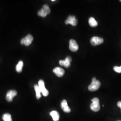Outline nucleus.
Listing matches in <instances>:
<instances>
[{"label":"nucleus","instance_id":"nucleus-1","mask_svg":"<svg viewBox=\"0 0 121 121\" xmlns=\"http://www.w3.org/2000/svg\"><path fill=\"white\" fill-rule=\"evenodd\" d=\"M101 85V83L99 80L96 79L95 77H93L92 79L91 83L88 86V90L91 91H97Z\"/></svg>","mask_w":121,"mask_h":121},{"label":"nucleus","instance_id":"nucleus-2","mask_svg":"<svg viewBox=\"0 0 121 121\" xmlns=\"http://www.w3.org/2000/svg\"><path fill=\"white\" fill-rule=\"evenodd\" d=\"M51 12L50 9L48 4L43 5L39 12H38V15L42 17H45L48 14H49Z\"/></svg>","mask_w":121,"mask_h":121},{"label":"nucleus","instance_id":"nucleus-3","mask_svg":"<svg viewBox=\"0 0 121 121\" xmlns=\"http://www.w3.org/2000/svg\"><path fill=\"white\" fill-rule=\"evenodd\" d=\"M92 103L90 105L91 109L95 112L99 111L100 109L99 99L97 98H94L91 99Z\"/></svg>","mask_w":121,"mask_h":121},{"label":"nucleus","instance_id":"nucleus-4","mask_svg":"<svg viewBox=\"0 0 121 121\" xmlns=\"http://www.w3.org/2000/svg\"><path fill=\"white\" fill-rule=\"evenodd\" d=\"M38 86L41 91V92L43 94L44 96H47L48 95V91L45 87L44 82L43 80H39L38 82Z\"/></svg>","mask_w":121,"mask_h":121},{"label":"nucleus","instance_id":"nucleus-5","mask_svg":"<svg viewBox=\"0 0 121 121\" xmlns=\"http://www.w3.org/2000/svg\"><path fill=\"white\" fill-rule=\"evenodd\" d=\"M33 40V37L31 35L28 34L22 38L21 40V43L26 46H29L32 43Z\"/></svg>","mask_w":121,"mask_h":121},{"label":"nucleus","instance_id":"nucleus-6","mask_svg":"<svg viewBox=\"0 0 121 121\" xmlns=\"http://www.w3.org/2000/svg\"><path fill=\"white\" fill-rule=\"evenodd\" d=\"M77 22L78 21L76 17L74 16L71 15L69 16L65 21V23L66 24H70L73 26H76L77 24Z\"/></svg>","mask_w":121,"mask_h":121},{"label":"nucleus","instance_id":"nucleus-7","mask_svg":"<svg viewBox=\"0 0 121 121\" xmlns=\"http://www.w3.org/2000/svg\"><path fill=\"white\" fill-rule=\"evenodd\" d=\"M17 94V91L14 90H11L8 91L6 95V99L8 102H11L13 98Z\"/></svg>","mask_w":121,"mask_h":121},{"label":"nucleus","instance_id":"nucleus-8","mask_svg":"<svg viewBox=\"0 0 121 121\" xmlns=\"http://www.w3.org/2000/svg\"><path fill=\"white\" fill-rule=\"evenodd\" d=\"M104 42V39L102 38L99 37L94 36L91 38V43L92 45L96 46L99 45L100 44L103 43Z\"/></svg>","mask_w":121,"mask_h":121},{"label":"nucleus","instance_id":"nucleus-9","mask_svg":"<svg viewBox=\"0 0 121 121\" xmlns=\"http://www.w3.org/2000/svg\"><path fill=\"white\" fill-rule=\"evenodd\" d=\"M69 49L72 52H76L78 50V45L75 40L73 39H71L70 40L69 43Z\"/></svg>","mask_w":121,"mask_h":121},{"label":"nucleus","instance_id":"nucleus-10","mask_svg":"<svg viewBox=\"0 0 121 121\" xmlns=\"http://www.w3.org/2000/svg\"><path fill=\"white\" fill-rule=\"evenodd\" d=\"M72 60L71 57L69 56H67L65 60H59V64L61 66H64L65 67H69L70 65V62Z\"/></svg>","mask_w":121,"mask_h":121},{"label":"nucleus","instance_id":"nucleus-11","mask_svg":"<svg viewBox=\"0 0 121 121\" xmlns=\"http://www.w3.org/2000/svg\"><path fill=\"white\" fill-rule=\"evenodd\" d=\"M53 72L55 73L57 76L59 77L63 76L65 73L64 70L59 67H57L54 68L53 69Z\"/></svg>","mask_w":121,"mask_h":121},{"label":"nucleus","instance_id":"nucleus-12","mask_svg":"<svg viewBox=\"0 0 121 121\" xmlns=\"http://www.w3.org/2000/svg\"><path fill=\"white\" fill-rule=\"evenodd\" d=\"M61 108L65 112L69 113L71 111L70 108L68 106L67 101L65 99L63 100L61 102Z\"/></svg>","mask_w":121,"mask_h":121},{"label":"nucleus","instance_id":"nucleus-13","mask_svg":"<svg viewBox=\"0 0 121 121\" xmlns=\"http://www.w3.org/2000/svg\"><path fill=\"white\" fill-rule=\"evenodd\" d=\"M50 115L52 116L54 121H58L59 119V114L56 111H52L50 112Z\"/></svg>","mask_w":121,"mask_h":121},{"label":"nucleus","instance_id":"nucleus-14","mask_svg":"<svg viewBox=\"0 0 121 121\" xmlns=\"http://www.w3.org/2000/svg\"><path fill=\"white\" fill-rule=\"evenodd\" d=\"M34 88H35V91L36 92V97L37 99H39L41 96V91L40 90V89L39 88L38 85L35 84L34 85Z\"/></svg>","mask_w":121,"mask_h":121},{"label":"nucleus","instance_id":"nucleus-15","mask_svg":"<svg viewBox=\"0 0 121 121\" xmlns=\"http://www.w3.org/2000/svg\"><path fill=\"white\" fill-rule=\"evenodd\" d=\"M89 24L92 27H95L98 25V23L95 19L93 17H91L89 19Z\"/></svg>","mask_w":121,"mask_h":121},{"label":"nucleus","instance_id":"nucleus-16","mask_svg":"<svg viewBox=\"0 0 121 121\" xmlns=\"http://www.w3.org/2000/svg\"><path fill=\"white\" fill-rule=\"evenodd\" d=\"M23 65V61L22 60L19 61L16 67V70L17 72L20 73L22 72Z\"/></svg>","mask_w":121,"mask_h":121},{"label":"nucleus","instance_id":"nucleus-17","mask_svg":"<svg viewBox=\"0 0 121 121\" xmlns=\"http://www.w3.org/2000/svg\"><path fill=\"white\" fill-rule=\"evenodd\" d=\"M3 120L4 121H12L11 116L9 113H5L2 117Z\"/></svg>","mask_w":121,"mask_h":121},{"label":"nucleus","instance_id":"nucleus-18","mask_svg":"<svg viewBox=\"0 0 121 121\" xmlns=\"http://www.w3.org/2000/svg\"><path fill=\"white\" fill-rule=\"evenodd\" d=\"M114 70L118 73H121V66L120 67H118L117 66H115L113 67Z\"/></svg>","mask_w":121,"mask_h":121},{"label":"nucleus","instance_id":"nucleus-19","mask_svg":"<svg viewBox=\"0 0 121 121\" xmlns=\"http://www.w3.org/2000/svg\"><path fill=\"white\" fill-rule=\"evenodd\" d=\"M117 106L118 107H119V108H120L121 109V101H118V102H117Z\"/></svg>","mask_w":121,"mask_h":121},{"label":"nucleus","instance_id":"nucleus-20","mask_svg":"<svg viewBox=\"0 0 121 121\" xmlns=\"http://www.w3.org/2000/svg\"><path fill=\"white\" fill-rule=\"evenodd\" d=\"M55 1V0H52V1Z\"/></svg>","mask_w":121,"mask_h":121},{"label":"nucleus","instance_id":"nucleus-21","mask_svg":"<svg viewBox=\"0 0 121 121\" xmlns=\"http://www.w3.org/2000/svg\"><path fill=\"white\" fill-rule=\"evenodd\" d=\"M120 1H121V0H120Z\"/></svg>","mask_w":121,"mask_h":121},{"label":"nucleus","instance_id":"nucleus-22","mask_svg":"<svg viewBox=\"0 0 121 121\" xmlns=\"http://www.w3.org/2000/svg\"></svg>","mask_w":121,"mask_h":121}]
</instances>
